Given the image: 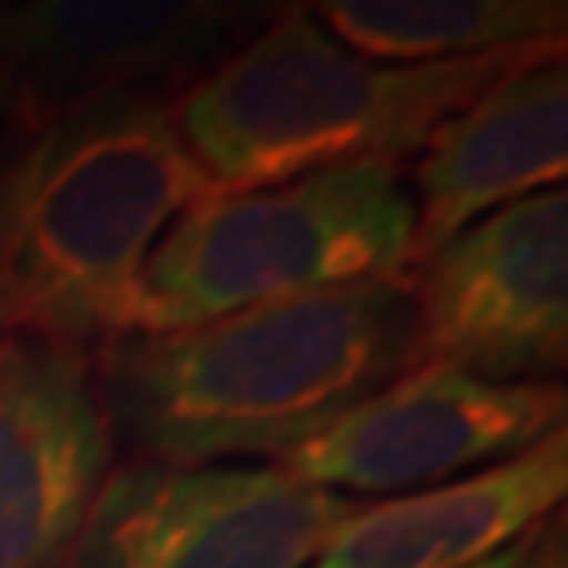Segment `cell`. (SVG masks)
Here are the masks:
<instances>
[{
  "label": "cell",
  "mask_w": 568,
  "mask_h": 568,
  "mask_svg": "<svg viewBox=\"0 0 568 568\" xmlns=\"http://www.w3.org/2000/svg\"><path fill=\"white\" fill-rule=\"evenodd\" d=\"M405 283L307 291L93 349L105 422L148 464L283 459L405 371Z\"/></svg>",
  "instance_id": "1"
},
{
  "label": "cell",
  "mask_w": 568,
  "mask_h": 568,
  "mask_svg": "<svg viewBox=\"0 0 568 568\" xmlns=\"http://www.w3.org/2000/svg\"><path fill=\"white\" fill-rule=\"evenodd\" d=\"M565 47L450 63H375L328 34L312 9H278L206 77L173 93L190 156L224 190L295 182L342 164H392L514 68Z\"/></svg>",
  "instance_id": "2"
},
{
  "label": "cell",
  "mask_w": 568,
  "mask_h": 568,
  "mask_svg": "<svg viewBox=\"0 0 568 568\" xmlns=\"http://www.w3.org/2000/svg\"><path fill=\"white\" fill-rule=\"evenodd\" d=\"M215 182L169 93L84 105L34 135L18 224V328L98 349L140 328L143 265Z\"/></svg>",
  "instance_id": "3"
},
{
  "label": "cell",
  "mask_w": 568,
  "mask_h": 568,
  "mask_svg": "<svg viewBox=\"0 0 568 568\" xmlns=\"http://www.w3.org/2000/svg\"><path fill=\"white\" fill-rule=\"evenodd\" d=\"M413 194L392 164L224 190L182 211L143 265L135 333H169L349 283H405Z\"/></svg>",
  "instance_id": "4"
},
{
  "label": "cell",
  "mask_w": 568,
  "mask_h": 568,
  "mask_svg": "<svg viewBox=\"0 0 568 568\" xmlns=\"http://www.w3.org/2000/svg\"><path fill=\"white\" fill-rule=\"evenodd\" d=\"M405 371L551 384L568 363L565 185L518 199L438 244L405 274Z\"/></svg>",
  "instance_id": "5"
},
{
  "label": "cell",
  "mask_w": 568,
  "mask_h": 568,
  "mask_svg": "<svg viewBox=\"0 0 568 568\" xmlns=\"http://www.w3.org/2000/svg\"><path fill=\"white\" fill-rule=\"evenodd\" d=\"M366 501L283 467H164L105 476L68 568H307Z\"/></svg>",
  "instance_id": "6"
},
{
  "label": "cell",
  "mask_w": 568,
  "mask_h": 568,
  "mask_svg": "<svg viewBox=\"0 0 568 568\" xmlns=\"http://www.w3.org/2000/svg\"><path fill=\"white\" fill-rule=\"evenodd\" d=\"M278 4L244 0H34L0 4V77L21 140L84 105L194 84Z\"/></svg>",
  "instance_id": "7"
},
{
  "label": "cell",
  "mask_w": 568,
  "mask_h": 568,
  "mask_svg": "<svg viewBox=\"0 0 568 568\" xmlns=\"http://www.w3.org/2000/svg\"><path fill=\"white\" fill-rule=\"evenodd\" d=\"M560 384H488L455 371H405L278 459L286 476L354 501L450 485L506 464L565 429Z\"/></svg>",
  "instance_id": "8"
},
{
  "label": "cell",
  "mask_w": 568,
  "mask_h": 568,
  "mask_svg": "<svg viewBox=\"0 0 568 568\" xmlns=\"http://www.w3.org/2000/svg\"><path fill=\"white\" fill-rule=\"evenodd\" d=\"M114 471L93 349L0 333V568H68Z\"/></svg>",
  "instance_id": "9"
},
{
  "label": "cell",
  "mask_w": 568,
  "mask_h": 568,
  "mask_svg": "<svg viewBox=\"0 0 568 568\" xmlns=\"http://www.w3.org/2000/svg\"><path fill=\"white\" fill-rule=\"evenodd\" d=\"M568 173V68L544 55L488 84L413 164V265L501 206L556 190ZM408 265V270H413Z\"/></svg>",
  "instance_id": "10"
},
{
  "label": "cell",
  "mask_w": 568,
  "mask_h": 568,
  "mask_svg": "<svg viewBox=\"0 0 568 568\" xmlns=\"http://www.w3.org/2000/svg\"><path fill=\"white\" fill-rule=\"evenodd\" d=\"M568 429L450 485L384 497L333 530L307 568H476L560 509Z\"/></svg>",
  "instance_id": "11"
},
{
  "label": "cell",
  "mask_w": 568,
  "mask_h": 568,
  "mask_svg": "<svg viewBox=\"0 0 568 568\" xmlns=\"http://www.w3.org/2000/svg\"><path fill=\"white\" fill-rule=\"evenodd\" d=\"M312 18L375 63H450L565 47L560 0H333Z\"/></svg>",
  "instance_id": "12"
},
{
  "label": "cell",
  "mask_w": 568,
  "mask_h": 568,
  "mask_svg": "<svg viewBox=\"0 0 568 568\" xmlns=\"http://www.w3.org/2000/svg\"><path fill=\"white\" fill-rule=\"evenodd\" d=\"M30 164H34V140L13 148L9 156H0V333L18 328V224L21 203H26V185H30Z\"/></svg>",
  "instance_id": "13"
},
{
  "label": "cell",
  "mask_w": 568,
  "mask_h": 568,
  "mask_svg": "<svg viewBox=\"0 0 568 568\" xmlns=\"http://www.w3.org/2000/svg\"><path fill=\"white\" fill-rule=\"evenodd\" d=\"M514 568H568V530H565V514L556 509L544 523L523 535L518 544V565Z\"/></svg>",
  "instance_id": "14"
},
{
  "label": "cell",
  "mask_w": 568,
  "mask_h": 568,
  "mask_svg": "<svg viewBox=\"0 0 568 568\" xmlns=\"http://www.w3.org/2000/svg\"><path fill=\"white\" fill-rule=\"evenodd\" d=\"M21 143H30V140H21L18 119H13V98H9V89H4V77H0V156H9Z\"/></svg>",
  "instance_id": "15"
},
{
  "label": "cell",
  "mask_w": 568,
  "mask_h": 568,
  "mask_svg": "<svg viewBox=\"0 0 568 568\" xmlns=\"http://www.w3.org/2000/svg\"><path fill=\"white\" fill-rule=\"evenodd\" d=\"M523 544V539H518ZM518 544H509L506 551H497V556H488L485 565H476V568H514L518 565Z\"/></svg>",
  "instance_id": "16"
}]
</instances>
